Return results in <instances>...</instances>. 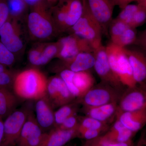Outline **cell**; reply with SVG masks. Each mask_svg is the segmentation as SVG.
Returning a JSON list of instances; mask_svg holds the SVG:
<instances>
[{"mask_svg": "<svg viewBox=\"0 0 146 146\" xmlns=\"http://www.w3.org/2000/svg\"><path fill=\"white\" fill-rule=\"evenodd\" d=\"M138 8L139 6L137 4H129L121 9L122 10L116 18L129 26L132 18Z\"/></svg>", "mask_w": 146, "mask_h": 146, "instance_id": "d6a6232c", "label": "cell"}, {"mask_svg": "<svg viewBox=\"0 0 146 146\" xmlns=\"http://www.w3.org/2000/svg\"><path fill=\"white\" fill-rule=\"evenodd\" d=\"M137 0H116V6H118L121 9L124 8L131 3Z\"/></svg>", "mask_w": 146, "mask_h": 146, "instance_id": "b9f144b4", "label": "cell"}, {"mask_svg": "<svg viewBox=\"0 0 146 146\" xmlns=\"http://www.w3.org/2000/svg\"><path fill=\"white\" fill-rule=\"evenodd\" d=\"M30 101L16 109L4 121V135L1 146H16V143L31 111L33 109Z\"/></svg>", "mask_w": 146, "mask_h": 146, "instance_id": "5b68a950", "label": "cell"}, {"mask_svg": "<svg viewBox=\"0 0 146 146\" xmlns=\"http://www.w3.org/2000/svg\"><path fill=\"white\" fill-rule=\"evenodd\" d=\"M79 137L85 139L86 141L94 140L100 136L101 134L104 131L96 129H78Z\"/></svg>", "mask_w": 146, "mask_h": 146, "instance_id": "d590c367", "label": "cell"}, {"mask_svg": "<svg viewBox=\"0 0 146 146\" xmlns=\"http://www.w3.org/2000/svg\"><path fill=\"white\" fill-rule=\"evenodd\" d=\"M4 120L0 118V146L2 143L4 135Z\"/></svg>", "mask_w": 146, "mask_h": 146, "instance_id": "7bdbcfd3", "label": "cell"}, {"mask_svg": "<svg viewBox=\"0 0 146 146\" xmlns=\"http://www.w3.org/2000/svg\"><path fill=\"white\" fill-rule=\"evenodd\" d=\"M142 85L143 86V88L144 91H145V94L146 98V84H142Z\"/></svg>", "mask_w": 146, "mask_h": 146, "instance_id": "7dc6e473", "label": "cell"}, {"mask_svg": "<svg viewBox=\"0 0 146 146\" xmlns=\"http://www.w3.org/2000/svg\"><path fill=\"white\" fill-rule=\"evenodd\" d=\"M83 146H84V145H83Z\"/></svg>", "mask_w": 146, "mask_h": 146, "instance_id": "681fc988", "label": "cell"}, {"mask_svg": "<svg viewBox=\"0 0 146 146\" xmlns=\"http://www.w3.org/2000/svg\"><path fill=\"white\" fill-rule=\"evenodd\" d=\"M124 91H120L101 81L94 85L78 100L83 108L101 106L110 104H118Z\"/></svg>", "mask_w": 146, "mask_h": 146, "instance_id": "8992f818", "label": "cell"}, {"mask_svg": "<svg viewBox=\"0 0 146 146\" xmlns=\"http://www.w3.org/2000/svg\"><path fill=\"white\" fill-rule=\"evenodd\" d=\"M45 96L54 109L59 108L76 100L59 76H55L48 80Z\"/></svg>", "mask_w": 146, "mask_h": 146, "instance_id": "30bf717a", "label": "cell"}, {"mask_svg": "<svg viewBox=\"0 0 146 146\" xmlns=\"http://www.w3.org/2000/svg\"><path fill=\"white\" fill-rule=\"evenodd\" d=\"M116 119L136 133L146 125V106L133 112H117Z\"/></svg>", "mask_w": 146, "mask_h": 146, "instance_id": "ac0fdd59", "label": "cell"}, {"mask_svg": "<svg viewBox=\"0 0 146 146\" xmlns=\"http://www.w3.org/2000/svg\"><path fill=\"white\" fill-rule=\"evenodd\" d=\"M78 137V128L72 129L54 128L45 133L39 146H65L71 140Z\"/></svg>", "mask_w": 146, "mask_h": 146, "instance_id": "e0dca14e", "label": "cell"}, {"mask_svg": "<svg viewBox=\"0 0 146 146\" xmlns=\"http://www.w3.org/2000/svg\"><path fill=\"white\" fill-rule=\"evenodd\" d=\"M48 3L29 8L27 16V29L31 39L44 41L59 33L54 23Z\"/></svg>", "mask_w": 146, "mask_h": 146, "instance_id": "7a4b0ae2", "label": "cell"}, {"mask_svg": "<svg viewBox=\"0 0 146 146\" xmlns=\"http://www.w3.org/2000/svg\"><path fill=\"white\" fill-rule=\"evenodd\" d=\"M24 1L29 8L48 3L46 0H24Z\"/></svg>", "mask_w": 146, "mask_h": 146, "instance_id": "ab89813d", "label": "cell"}, {"mask_svg": "<svg viewBox=\"0 0 146 146\" xmlns=\"http://www.w3.org/2000/svg\"><path fill=\"white\" fill-rule=\"evenodd\" d=\"M134 45L138 46L146 51V29L138 35Z\"/></svg>", "mask_w": 146, "mask_h": 146, "instance_id": "f35d334b", "label": "cell"}, {"mask_svg": "<svg viewBox=\"0 0 146 146\" xmlns=\"http://www.w3.org/2000/svg\"><path fill=\"white\" fill-rule=\"evenodd\" d=\"M20 21L9 17L0 29V40L16 56L23 52L25 46Z\"/></svg>", "mask_w": 146, "mask_h": 146, "instance_id": "52a82bcc", "label": "cell"}, {"mask_svg": "<svg viewBox=\"0 0 146 146\" xmlns=\"http://www.w3.org/2000/svg\"><path fill=\"white\" fill-rule=\"evenodd\" d=\"M17 72L11 69L0 73V86L12 90Z\"/></svg>", "mask_w": 146, "mask_h": 146, "instance_id": "836d02e7", "label": "cell"}, {"mask_svg": "<svg viewBox=\"0 0 146 146\" xmlns=\"http://www.w3.org/2000/svg\"><path fill=\"white\" fill-rule=\"evenodd\" d=\"M59 1V0H46L47 2L51 6L56 4Z\"/></svg>", "mask_w": 146, "mask_h": 146, "instance_id": "bcb514c9", "label": "cell"}, {"mask_svg": "<svg viewBox=\"0 0 146 146\" xmlns=\"http://www.w3.org/2000/svg\"><path fill=\"white\" fill-rule=\"evenodd\" d=\"M57 42L59 49L56 58L60 60H70L81 52H94V48L87 41L75 35L69 34Z\"/></svg>", "mask_w": 146, "mask_h": 146, "instance_id": "9c48e42d", "label": "cell"}, {"mask_svg": "<svg viewBox=\"0 0 146 146\" xmlns=\"http://www.w3.org/2000/svg\"><path fill=\"white\" fill-rule=\"evenodd\" d=\"M10 18L21 21L29 9L24 0H7Z\"/></svg>", "mask_w": 146, "mask_h": 146, "instance_id": "484cf974", "label": "cell"}, {"mask_svg": "<svg viewBox=\"0 0 146 146\" xmlns=\"http://www.w3.org/2000/svg\"><path fill=\"white\" fill-rule=\"evenodd\" d=\"M9 68L0 63V73L8 70Z\"/></svg>", "mask_w": 146, "mask_h": 146, "instance_id": "f6af8a7d", "label": "cell"}, {"mask_svg": "<svg viewBox=\"0 0 146 146\" xmlns=\"http://www.w3.org/2000/svg\"><path fill=\"white\" fill-rule=\"evenodd\" d=\"M135 134L133 131L126 127L119 120L116 119L112 126L105 134L102 136L113 142L125 143L131 141Z\"/></svg>", "mask_w": 146, "mask_h": 146, "instance_id": "44dd1931", "label": "cell"}, {"mask_svg": "<svg viewBox=\"0 0 146 146\" xmlns=\"http://www.w3.org/2000/svg\"><path fill=\"white\" fill-rule=\"evenodd\" d=\"M18 99L12 90L0 86V118L5 119L16 109Z\"/></svg>", "mask_w": 146, "mask_h": 146, "instance_id": "ffe728a7", "label": "cell"}, {"mask_svg": "<svg viewBox=\"0 0 146 146\" xmlns=\"http://www.w3.org/2000/svg\"><path fill=\"white\" fill-rule=\"evenodd\" d=\"M95 56L94 52L80 53L72 59L67 60H60L57 70L68 69L74 72L89 71L94 68Z\"/></svg>", "mask_w": 146, "mask_h": 146, "instance_id": "2e32d148", "label": "cell"}, {"mask_svg": "<svg viewBox=\"0 0 146 146\" xmlns=\"http://www.w3.org/2000/svg\"><path fill=\"white\" fill-rule=\"evenodd\" d=\"M108 126L106 123L102 122L91 117H80V124L78 129H96L106 131Z\"/></svg>", "mask_w": 146, "mask_h": 146, "instance_id": "83f0119b", "label": "cell"}, {"mask_svg": "<svg viewBox=\"0 0 146 146\" xmlns=\"http://www.w3.org/2000/svg\"><path fill=\"white\" fill-rule=\"evenodd\" d=\"M59 72V76L63 80L69 91L76 99L79 98V95L73 83V78L75 72L68 69H63Z\"/></svg>", "mask_w": 146, "mask_h": 146, "instance_id": "1f68e13d", "label": "cell"}, {"mask_svg": "<svg viewBox=\"0 0 146 146\" xmlns=\"http://www.w3.org/2000/svg\"><path fill=\"white\" fill-rule=\"evenodd\" d=\"M95 82L94 77L89 71L75 72L73 83L79 95L78 99L95 85Z\"/></svg>", "mask_w": 146, "mask_h": 146, "instance_id": "7402d4cb", "label": "cell"}, {"mask_svg": "<svg viewBox=\"0 0 146 146\" xmlns=\"http://www.w3.org/2000/svg\"><path fill=\"white\" fill-rule=\"evenodd\" d=\"M59 44L58 42L50 43H42L41 58L39 67L46 65L54 58H56L59 51Z\"/></svg>", "mask_w": 146, "mask_h": 146, "instance_id": "d4e9b609", "label": "cell"}, {"mask_svg": "<svg viewBox=\"0 0 146 146\" xmlns=\"http://www.w3.org/2000/svg\"><path fill=\"white\" fill-rule=\"evenodd\" d=\"M9 9L7 0H0V29L9 18Z\"/></svg>", "mask_w": 146, "mask_h": 146, "instance_id": "74e56055", "label": "cell"}, {"mask_svg": "<svg viewBox=\"0 0 146 146\" xmlns=\"http://www.w3.org/2000/svg\"><path fill=\"white\" fill-rule=\"evenodd\" d=\"M16 60V56L0 40V63L10 68L15 64Z\"/></svg>", "mask_w": 146, "mask_h": 146, "instance_id": "4dcf8cb0", "label": "cell"}, {"mask_svg": "<svg viewBox=\"0 0 146 146\" xmlns=\"http://www.w3.org/2000/svg\"><path fill=\"white\" fill-rule=\"evenodd\" d=\"M48 80L41 71L30 68L17 72L12 90L18 99L35 101L46 96Z\"/></svg>", "mask_w": 146, "mask_h": 146, "instance_id": "6da1fadb", "label": "cell"}, {"mask_svg": "<svg viewBox=\"0 0 146 146\" xmlns=\"http://www.w3.org/2000/svg\"><path fill=\"white\" fill-rule=\"evenodd\" d=\"M137 36L138 35L136 29L129 27L114 42H111L121 48H125L134 45L137 39Z\"/></svg>", "mask_w": 146, "mask_h": 146, "instance_id": "4316f807", "label": "cell"}, {"mask_svg": "<svg viewBox=\"0 0 146 146\" xmlns=\"http://www.w3.org/2000/svg\"><path fill=\"white\" fill-rule=\"evenodd\" d=\"M85 146H134L132 140L125 143H118L109 141L100 136L94 140L86 141Z\"/></svg>", "mask_w": 146, "mask_h": 146, "instance_id": "f546056e", "label": "cell"}, {"mask_svg": "<svg viewBox=\"0 0 146 146\" xmlns=\"http://www.w3.org/2000/svg\"><path fill=\"white\" fill-rule=\"evenodd\" d=\"M146 22V10L139 6V8L132 18L129 26L136 29L143 25Z\"/></svg>", "mask_w": 146, "mask_h": 146, "instance_id": "e575fe53", "label": "cell"}, {"mask_svg": "<svg viewBox=\"0 0 146 146\" xmlns=\"http://www.w3.org/2000/svg\"><path fill=\"white\" fill-rule=\"evenodd\" d=\"M129 26L117 18L112 19L108 28V34L113 42L126 30Z\"/></svg>", "mask_w": 146, "mask_h": 146, "instance_id": "f1b7e54d", "label": "cell"}, {"mask_svg": "<svg viewBox=\"0 0 146 146\" xmlns=\"http://www.w3.org/2000/svg\"><path fill=\"white\" fill-rule=\"evenodd\" d=\"M83 10L78 21L68 31L69 34L75 35L87 41L94 50L102 45V30L90 12L85 0H82Z\"/></svg>", "mask_w": 146, "mask_h": 146, "instance_id": "3957f363", "label": "cell"}, {"mask_svg": "<svg viewBox=\"0 0 146 146\" xmlns=\"http://www.w3.org/2000/svg\"><path fill=\"white\" fill-rule=\"evenodd\" d=\"M146 106V98L143 86L137 85L127 88L118 104L117 112H131Z\"/></svg>", "mask_w": 146, "mask_h": 146, "instance_id": "4fadbf2b", "label": "cell"}, {"mask_svg": "<svg viewBox=\"0 0 146 146\" xmlns=\"http://www.w3.org/2000/svg\"><path fill=\"white\" fill-rule=\"evenodd\" d=\"M33 109L36 122L43 132L54 128V108L46 96L35 100Z\"/></svg>", "mask_w": 146, "mask_h": 146, "instance_id": "9a60e30c", "label": "cell"}, {"mask_svg": "<svg viewBox=\"0 0 146 146\" xmlns=\"http://www.w3.org/2000/svg\"><path fill=\"white\" fill-rule=\"evenodd\" d=\"M134 146H146V129L142 131L137 143Z\"/></svg>", "mask_w": 146, "mask_h": 146, "instance_id": "60d3db41", "label": "cell"}, {"mask_svg": "<svg viewBox=\"0 0 146 146\" xmlns=\"http://www.w3.org/2000/svg\"><path fill=\"white\" fill-rule=\"evenodd\" d=\"M80 117L77 114L70 116L64 121L58 127L61 129H72L78 128L80 124Z\"/></svg>", "mask_w": 146, "mask_h": 146, "instance_id": "8d00e7d4", "label": "cell"}, {"mask_svg": "<svg viewBox=\"0 0 146 146\" xmlns=\"http://www.w3.org/2000/svg\"><path fill=\"white\" fill-rule=\"evenodd\" d=\"M136 2L139 6L146 10V0H137Z\"/></svg>", "mask_w": 146, "mask_h": 146, "instance_id": "ee69618b", "label": "cell"}, {"mask_svg": "<svg viewBox=\"0 0 146 146\" xmlns=\"http://www.w3.org/2000/svg\"><path fill=\"white\" fill-rule=\"evenodd\" d=\"M106 48L111 69L123 85L126 88L137 86L124 48L111 42Z\"/></svg>", "mask_w": 146, "mask_h": 146, "instance_id": "277c9868", "label": "cell"}, {"mask_svg": "<svg viewBox=\"0 0 146 146\" xmlns=\"http://www.w3.org/2000/svg\"><path fill=\"white\" fill-rule=\"evenodd\" d=\"M65 146H71V145H68V144H67V145H65Z\"/></svg>", "mask_w": 146, "mask_h": 146, "instance_id": "c3c4849f", "label": "cell"}, {"mask_svg": "<svg viewBox=\"0 0 146 146\" xmlns=\"http://www.w3.org/2000/svg\"><path fill=\"white\" fill-rule=\"evenodd\" d=\"M33 110L28 116L16 146H39L43 140L45 132L38 125Z\"/></svg>", "mask_w": 146, "mask_h": 146, "instance_id": "7c38bea8", "label": "cell"}, {"mask_svg": "<svg viewBox=\"0 0 146 146\" xmlns=\"http://www.w3.org/2000/svg\"><path fill=\"white\" fill-rule=\"evenodd\" d=\"M83 10L82 0H69L68 14L66 18V32L70 29L78 21L82 15Z\"/></svg>", "mask_w": 146, "mask_h": 146, "instance_id": "603a6c76", "label": "cell"}, {"mask_svg": "<svg viewBox=\"0 0 146 146\" xmlns=\"http://www.w3.org/2000/svg\"><path fill=\"white\" fill-rule=\"evenodd\" d=\"M124 48L132 68L133 78L137 85L146 84V51L137 46L133 47L129 46Z\"/></svg>", "mask_w": 146, "mask_h": 146, "instance_id": "5bb4252c", "label": "cell"}, {"mask_svg": "<svg viewBox=\"0 0 146 146\" xmlns=\"http://www.w3.org/2000/svg\"><path fill=\"white\" fill-rule=\"evenodd\" d=\"M88 8L98 21L102 30L103 34L109 36L108 28L112 20V14L116 0H85Z\"/></svg>", "mask_w": 146, "mask_h": 146, "instance_id": "8fae6325", "label": "cell"}, {"mask_svg": "<svg viewBox=\"0 0 146 146\" xmlns=\"http://www.w3.org/2000/svg\"><path fill=\"white\" fill-rule=\"evenodd\" d=\"M78 100L59 107L54 112V128L58 127L67 118L77 114L79 105Z\"/></svg>", "mask_w": 146, "mask_h": 146, "instance_id": "cb8c5ba5", "label": "cell"}, {"mask_svg": "<svg viewBox=\"0 0 146 146\" xmlns=\"http://www.w3.org/2000/svg\"><path fill=\"white\" fill-rule=\"evenodd\" d=\"M117 110L118 104L117 103L110 104L97 107L83 108V111L86 116L106 123L113 117H116Z\"/></svg>", "mask_w": 146, "mask_h": 146, "instance_id": "d6986e66", "label": "cell"}, {"mask_svg": "<svg viewBox=\"0 0 146 146\" xmlns=\"http://www.w3.org/2000/svg\"><path fill=\"white\" fill-rule=\"evenodd\" d=\"M95 63L94 68L101 82L120 91H124V86L113 72L110 65L106 46L102 45L94 51Z\"/></svg>", "mask_w": 146, "mask_h": 146, "instance_id": "ba28073f", "label": "cell"}]
</instances>
